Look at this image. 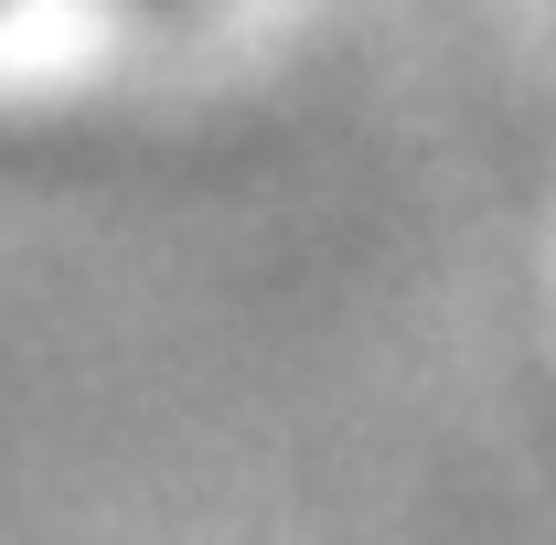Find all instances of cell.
Instances as JSON below:
<instances>
[{"instance_id": "1", "label": "cell", "mask_w": 556, "mask_h": 545, "mask_svg": "<svg viewBox=\"0 0 556 545\" xmlns=\"http://www.w3.org/2000/svg\"><path fill=\"white\" fill-rule=\"evenodd\" d=\"M0 11H11V0H0Z\"/></svg>"}]
</instances>
